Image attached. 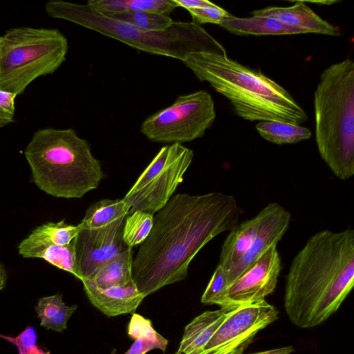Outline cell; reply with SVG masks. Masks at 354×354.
Wrapping results in <instances>:
<instances>
[{
  "label": "cell",
  "instance_id": "1",
  "mask_svg": "<svg viewBox=\"0 0 354 354\" xmlns=\"http://www.w3.org/2000/svg\"><path fill=\"white\" fill-rule=\"evenodd\" d=\"M240 213L235 198L220 192L173 195L153 217L151 231L133 259L132 279L138 290L147 297L185 279L198 252L235 227Z\"/></svg>",
  "mask_w": 354,
  "mask_h": 354
},
{
  "label": "cell",
  "instance_id": "2",
  "mask_svg": "<svg viewBox=\"0 0 354 354\" xmlns=\"http://www.w3.org/2000/svg\"><path fill=\"white\" fill-rule=\"evenodd\" d=\"M353 285V230L318 232L292 261L285 286L286 313L300 328L317 326L339 309Z\"/></svg>",
  "mask_w": 354,
  "mask_h": 354
},
{
  "label": "cell",
  "instance_id": "3",
  "mask_svg": "<svg viewBox=\"0 0 354 354\" xmlns=\"http://www.w3.org/2000/svg\"><path fill=\"white\" fill-rule=\"evenodd\" d=\"M201 82H208L230 102L240 118L299 125L307 114L290 94L260 71L245 67L227 54L201 51L183 62Z\"/></svg>",
  "mask_w": 354,
  "mask_h": 354
},
{
  "label": "cell",
  "instance_id": "4",
  "mask_svg": "<svg viewBox=\"0 0 354 354\" xmlns=\"http://www.w3.org/2000/svg\"><path fill=\"white\" fill-rule=\"evenodd\" d=\"M24 155L33 182L55 197L80 198L97 188L104 178L88 143L73 129H39Z\"/></svg>",
  "mask_w": 354,
  "mask_h": 354
},
{
  "label": "cell",
  "instance_id": "5",
  "mask_svg": "<svg viewBox=\"0 0 354 354\" xmlns=\"http://www.w3.org/2000/svg\"><path fill=\"white\" fill-rule=\"evenodd\" d=\"M48 15L80 25L120 41L138 50L183 62L194 52L226 54L223 46L201 26L194 22L174 21L163 30H147L114 19L91 8L62 0L46 3Z\"/></svg>",
  "mask_w": 354,
  "mask_h": 354
},
{
  "label": "cell",
  "instance_id": "6",
  "mask_svg": "<svg viewBox=\"0 0 354 354\" xmlns=\"http://www.w3.org/2000/svg\"><path fill=\"white\" fill-rule=\"evenodd\" d=\"M315 140L334 175L354 174V62L347 58L323 71L314 95Z\"/></svg>",
  "mask_w": 354,
  "mask_h": 354
},
{
  "label": "cell",
  "instance_id": "7",
  "mask_svg": "<svg viewBox=\"0 0 354 354\" xmlns=\"http://www.w3.org/2000/svg\"><path fill=\"white\" fill-rule=\"evenodd\" d=\"M68 41L57 29L19 27L0 37V90L24 93L36 78L51 74L66 60Z\"/></svg>",
  "mask_w": 354,
  "mask_h": 354
},
{
  "label": "cell",
  "instance_id": "8",
  "mask_svg": "<svg viewBox=\"0 0 354 354\" xmlns=\"http://www.w3.org/2000/svg\"><path fill=\"white\" fill-rule=\"evenodd\" d=\"M194 158L182 144L162 147L125 194L129 214L140 211L153 215L172 197Z\"/></svg>",
  "mask_w": 354,
  "mask_h": 354
},
{
  "label": "cell",
  "instance_id": "9",
  "mask_svg": "<svg viewBox=\"0 0 354 354\" xmlns=\"http://www.w3.org/2000/svg\"><path fill=\"white\" fill-rule=\"evenodd\" d=\"M215 118L212 97L201 90L179 95L171 105L149 116L140 132L151 142L182 144L203 137Z\"/></svg>",
  "mask_w": 354,
  "mask_h": 354
},
{
  "label": "cell",
  "instance_id": "10",
  "mask_svg": "<svg viewBox=\"0 0 354 354\" xmlns=\"http://www.w3.org/2000/svg\"><path fill=\"white\" fill-rule=\"evenodd\" d=\"M278 315V310L266 300L235 308L195 354H242L257 333L276 321Z\"/></svg>",
  "mask_w": 354,
  "mask_h": 354
},
{
  "label": "cell",
  "instance_id": "11",
  "mask_svg": "<svg viewBox=\"0 0 354 354\" xmlns=\"http://www.w3.org/2000/svg\"><path fill=\"white\" fill-rule=\"evenodd\" d=\"M281 269V258L273 245L226 288L216 305L234 308L265 301L274 290Z\"/></svg>",
  "mask_w": 354,
  "mask_h": 354
},
{
  "label": "cell",
  "instance_id": "12",
  "mask_svg": "<svg viewBox=\"0 0 354 354\" xmlns=\"http://www.w3.org/2000/svg\"><path fill=\"white\" fill-rule=\"evenodd\" d=\"M261 212V220L252 244L226 272L227 287L254 265L269 248L277 245L288 228L290 213L279 203H269Z\"/></svg>",
  "mask_w": 354,
  "mask_h": 354
},
{
  "label": "cell",
  "instance_id": "13",
  "mask_svg": "<svg viewBox=\"0 0 354 354\" xmlns=\"http://www.w3.org/2000/svg\"><path fill=\"white\" fill-rule=\"evenodd\" d=\"M76 276L88 279L98 269L120 254L128 247L122 240V229L117 236L106 241H96L81 229L74 239Z\"/></svg>",
  "mask_w": 354,
  "mask_h": 354
},
{
  "label": "cell",
  "instance_id": "14",
  "mask_svg": "<svg viewBox=\"0 0 354 354\" xmlns=\"http://www.w3.org/2000/svg\"><path fill=\"white\" fill-rule=\"evenodd\" d=\"M130 207L121 199H102L91 204L80 223L91 239L106 241L115 238L123 227Z\"/></svg>",
  "mask_w": 354,
  "mask_h": 354
},
{
  "label": "cell",
  "instance_id": "15",
  "mask_svg": "<svg viewBox=\"0 0 354 354\" xmlns=\"http://www.w3.org/2000/svg\"><path fill=\"white\" fill-rule=\"evenodd\" d=\"M91 304L109 317L133 314L146 297L133 281L122 286L101 288L87 279L82 280Z\"/></svg>",
  "mask_w": 354,
  "mask_h": 354
},
{
  "label": "cell",
  "instance_id": "16",
  "mask_svg": "<svg viewBox=\"0 0 354 354\" xmlns=\"http://www.w3.org/2000/svg\"><path fill=\"white\" fill-rule=\"evenodd\" d=\"M254 16L271 17L290 26L308 30L310 33L330 36L340 35L338 27L324 20L317 15L304 1H298L290 7L270 6L253 10Z\"/></svg>",
  "mask_w": 354,
  "mask_h": 354
},
{
  "label": "cell",
  "instance_id": "17",
  "mask_svg": "<svg viewBox=\"0 0 354 354\" xmlns=\"http://www.w3.org/2000/svg\"><path fill=\"white\" fill-rule=\"evenodd\" d=\"M234 308H223L205 311L195 317L184 330L177 354H195L210 339Z\"/></svg>",
  "mask_w": 354,
  "mask_h": 354
},
{
  "label": "cell",
  "instance_id": "18",
  "mask_svg": "<svg viewBox=\"0 0 354 354\" xmlns=\"http://www.w3.org/2000/svg\"><path fill=\"white\" fill-rule=\"evenodd\" d=\"M227 31L239 35H283L310 33L308 30L286 24L271 17L252 16L240 18L232 15L219 25Z\"/></svg>",
  "mask_w": 354,
  "mask_h": 354
},
{
  "label": "cell",
  "instance_id": "19",
  "mask_svg": "<svg viewBox=\"0 0 354 354\" xmlns=\"http://www.w3.org/2000/svg\"><path fill=\"white\" fill-rule=\"evenodd\" d=\"M18 250L19 254L24 258L44 259L57 268L76 276L74 239L68 245H59L41 242L28 236L20 243Z\"/></svg>",
  "mask_w": 354,
  "mask_h": 354
},
{
  "label": "cell",
  "instance_id": "20",
  "mask_svg": "<svg viewBox=\"0 0 354 354\" xmlns=\"http://www.w3.org/2000/svg\"><path fill=\"white\" fill-rule=\"evenodd\" d=\"M261 220L260 211L254 217L238 224L230 231L222 245L218 263L225 272L249 250L257 234Z\"/></svg>",
  "mask_w": 354,
  "mask_h": 354
},
{
  "label": "cell",
  "instance_id": "21",
  "mask_svg": "<svg viewBox=\"0 0 354 354\" xmlns=\"http://www.w3.org/2000/svg\"><path fill=\"white\" fill-rule=\"evenodd\" d=\"M127 334L134 342L124 354H146L153 349L165 352L169 343L153 328L150 319L137 313L132 314ZM115 351L114 348L111 354H115Z\"/></svg>",
  "mask_w": 354,
  "mask_h": 354
},
{
  "label": "cell",
  "instance_id": "22",
  "mask_svg": "<svg viewBox=\"0 0 354 354\" xmlns=\"http://www.w3.org/2000/svg\"><path fill=\"white\" fill-rule=\"evenodd\" d=\"M132 248L128 247L98 269L88 279L101 288L125 286L133 281Z\"/></svg>",
  "mask_w": 354,
  "mask_h": 354
},
{
  "label": "cell",
  "instance_id": "23",
  "mask_svg": "<svg viewBox=\"0 0 354 354\" xmlns=\"http://www.w3.org/2000/svg\"><path fill=\"white\" fill-rule=\"evenodd\" d=\"M86 4L104 15L147 12L169 15L178 8L174 0H89Z\"/></svg>",
  "mask_w": 354,
  "mask_h": 354
},
{
  "label": "cell",
  "instance_id": "24",
  "mask_svg": "<svg viewBox=\"0 0 354 354\" xmlns=\"http://www.w3.org/2000/svg\"><path fill=\"white\" fill-rule=\"evenodd\" d=\"M77 308V305L66 306L62 301V295L57 294L41 298L35 309L41 320V326L46 329L62 332L66 328L67 322Z\"/></svg>",
  "mask_w": 354,
  "mask_h": 354
},
{
  "label": "cell",
  "instance_id": "25",
  "mask_svg": "<svg viewBox=\"0 0 354 354\" xmlns=\"http://www.w3.org/2000/svg\"><path fill=\"white\" fill-rule=\"evenodd\" d=\"M256 129L265 140L277 145L299 142L312 135L310 130L304 127L281 121L259 122Z\"/></svg>",
  "mask_w": 354,
  "mask_h": 354
},
{
  "label": "cell",
  "instance_id": "26",
  "mask_svg": "<svg viewBox=\"0 0 354 354\" xmlns=\"http://www.w3.org/2000/svg\"><path fill=\"white\" fill-rule=\"evenodd\" d=\"M81 225L66 223L64 220L57 223H47L37 227L29 234V237L45 243L59 245L69 244L79 234Z\"/></svg>",
  "mask_w": 354,
  "mask_h": 354
},
{
  "label": "cell",
  "instance_id": "27",
  "mask_svg": "<svg viewBox=\"0 0 354 354\" xmlns=\"http://www.w3.org/2000/svg\"><path fill=\"white\" fill-rule=\"evenodd\" d=\"M153 215L137 211L127 217L122 227V240L127 247L140 245L149 235Z\"/></svg>",
  "mask_w": 354,
  "mask_h": 354
},
{
  "label": "cell",
  "instance_id": "28",
  "mask_svg": "<svg viewBox=\"0 0 354 354\" xmlns=\"http://www.w3.org/2000/svg\"><path fill=\"white\" fill-rule=\"evenodd\" d=\"M106 15L147 30H163L174 23L169 15L147 12H124Z\"/></svg>",
  "mask_w": 354,
  "mask_h": 354
},
{
  "label": "cell",
  "instance_id": "29",
  "mask_svg": "<svg viewBox=\"0 0 354 354\" xmlns=\"http://www.w3.org/2000/svg\"><path fill=\"white\" fill-rule=\"evenodd\" d=\"M0 337L18 348L19 354H50L37 344V334L33 326H28L15 337L0 335Z\"/></svg>",
  "mask_w": 354,
  "mask_h": 354
},
{
  "label": "cell",
  "instance_id": "30",
  "mask_svg": "<svg viewBox=\"0 0 354 354\" xmlns=\"http://www.w3.org/2000/svg\"><path fill=\"white\" fill-rule=\"evenodd\" d=\"M227 288L226 272L223 267L217 265L201 297V301L204 304H216Z\"/></svg>",
  "mask_w": 354,
  "mask_h": 354
},
{
  "label": "cell",
  "instance_id": "31",
  "mask_svg": "<svg viewBox=\"0 0 354 354\" xmlns=\"http://www.w3.org/2000/svg\"><path fill=\"white\" fill-rule=\"evenodd\" d=\"M194 23L198 24H214L220 25L222 21L231 15L223 8L213 3L212 6L187 10Z\"/></svg>",
  "mask_w": 354,
  "mask_h": 354
},
{
  "label": "cell",
  "instance_id": "32",
  "mask_svg": "<svg viewBox=\"0 0 354 354\" xmlns=\"http://www.w3.org/2000/svg\"><path fill=\"white\" fill-rule=\"evenodd\" d=\"M16 97L12 93L0 90V108L6 112L14 115L15 111V99Z\"/></svg>",
  "mask_w": 354,
  "mask_h": 354
},
{
  "label": "cell",
  "instance_id": "33",
  "mask_svg": "<svg viewBox=\"0 0 354 354\" xmlns=\"http://www.w3.org/2000/svg\"><path fill=\"white\" fill-rule=\"evenodd\" d=\"M178 7L186 10L212 6V2L208 0H174Z\"/></svg>",
  "mask_w": 354,
  "mask_h": 354
},
{
  "label": "cell",
  "instance_id": "34",
  "mask_svg": "<svg viewBox=\"0 0 354 354\" xmlns=\"http://www.w3.org/2000/svg\"><path fill=\"white\" fill-rule=\"evenodd\" d=\"M294 351L292 346L274 348L268 351H259L248 354H290Z\"/></svg>",
  "mask_w": 354,
  "mask_h": 354
},
{
  "label": "cell",
  "instance_id": "35",
  "mask_svg": "<svg viewBox=\"0 0 354 354\" xmlns=\"http://www.w3.org/2000/svg\"><path fill=\"white\" fill-rule=\"evenodd\" d=\"M14 115L10 114L0 108V128L13 122Z\"/></svg>",
  "mask_w": 354,
  "mask_h": 354
},
{
  "label": "cell",
  "instance_id": "36",
  "mask_svg": "<svg viewBox=\"0 0 354 354\" xmlns=\"http://www.w3.org/2000/svg\"><path fill=\"white\" fill-rule=\"evenodd\" d=\"M6 272L2 264L0 263V290H1L6 286Z\"/></svg>",
  "mask_w": 354,
  "mask_h": 354
}]
</instances>
